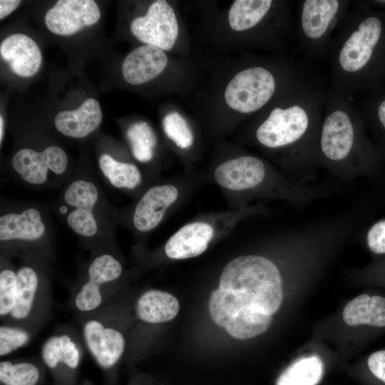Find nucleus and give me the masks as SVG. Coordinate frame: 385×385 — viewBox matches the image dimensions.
I'll return each instance as SVG.
<instances>
[{
  "label": "nucleus",
  "instance_id": "f257e3e1",
  "mask_svg": "<svg viewBox=\"0 0 385 385\" xmlns=\"http://www.w3.org/2000/svg\"><path fill=\"white\" fill-rule=\"evenodd\" d=\"M327 88L312 74L258 113L247 141L289 178L309 183L319 168L317 142Z\"/></svg>",
  "mask_w": 385,
  "mask_h": 385
},
{
  "label": "nucleus",
  "instance_id": "f03ea898",
  "mask_svg": "<svg viewBox=\"0 0 385 385\" xmlns=\"http://www.w3.org/2000/svg\"><path fill=\"white\" fill-rule=\"evenodd\" d=\"M282 270L272 258L248 254L224 267L219 287L211 293L210 314L220 327L255 337L267 330L283 299Z\"/></svg>",
  "mask_w": 385,
  "mask_h": 385
},
{
  "label": "nucleus",
  "instance_id": "7ed1b4c3",
  "mask_svg": "<svg viewBox=\"0 0 385 385\" xmlns=\"http://www.w3.org/2000/svg\"><path fill=\"white\" fill-rule=\"evenodd\" d=\"M317 158L319 168L345 182L381 176L385 157L369 138L351 95L329 83L321 120Z\"/></svg>",
  "mask_w": 385,
  "mask_h": 385
},
{
  "label": "nucleus",
  "instance_id": "20e7f679",
  "mask_svg": "<svg viewBox=\"0 0 385 385\" xmlns=\"http://www.w3.org/2000/svg\"><path fill=\"white\" fill-rule=\"evenodd\" d=\"M330 83L351 95L377 88L385 77V14L352 1L332 39Z\"/></svg>",
  "mask_w": 385,
  "mask_h": 385
},
{
  "label": "nucleus",
  "instance_id": "39448f33",
  "mask_svg": "<svg viewBox=\"0 0 385 385\" xmlns=\"http://www.w3.org/2000/svg\"><path fill=\"white\" fill-rule=\"evenodd\" d=\"M351 3L349 0L299 1L297 39L306 58L320 59L328 56L333 36Z\"/></svg>",
  "mask_w": 385,
  "mask_h": 385
},
{
  "label": "nucleus",
  "instance_id": "423d86ee",
  "mask_svg": "<svg viewBox=\"0 0 385 385\" xmlns=\"http://www.w3.org/2000/svg\"><path fill=\"white\" fill-rule=\"evenodd\" d=\"M81 336L84 346L103 369L117 364L125 351V335L115 319L112 302L83 317Z\"/></svg>",
  "mask_w": 385,
  "mask_h": 385
},
{
  "label": "nucleus",
  "instance_id": "0eeeda50",
  "mask_svg": "<svg viewBox=\"0 0 385 385\" xmlns=\"http://www.w3.org/2000/svg\"><path fill=\"white\" fill-rule=\"evenodd\" d=\"M123 272L120 262L113 255L95 257L88 268V279L73 294L72 304L82 317L92 314L112 302L106 286L116 281Z\"/></svg>",
  "mask_w": 385,
  "mask_h": 385
},
{
  "label": "nucleus",
  "instance_id": "6e6552de",
  "mask_svg": "<svg viewBox=\"0 0 385 385\" xmlns=\"http://www.w3.org/2000/svg\"><path fill=\"white\" fill-rule=\"evenodd\" d=\"M132 34L144 44L164 51L170 50L179 35V25L172 6L165 0L153 1L144 16L130 23Z\"/></svg>",
  "mask_w": 385,
  "mask_h": 385
},
{
  "label": "nucleus",
  "instance_id": "1a4fd4ad",
  "mask_svg": "<svg viewBox=\"0 0 385 385\" xmlns=\"http://www.w3.org/2000/svg\"><path fill=\"white\" fill-rule=\"evenodd\" d=\"M16 272L18 292L16 304L9 317L4 322L33 329L48 307L49 294L44 292L37 272L33 267L23 266Z\"/></svg>",
  "mask_w": 385,
  "mask_h": 385
},
{
  "label": "nucleus",
  "instance_id": "9d476101",
  "mask_svg": "<svg viewBox=\"0 0 385 385\" xmlns=\"http://www.w3.org/2000/svg\"><path fill=\"white\" fill-rule=\"evenodd\" d=\"M100 18V9L93 0H59L47 11L44 21L53 34L69 36L96 24Z\"/></svg>",
  "mask_w": 385,
  "mask_h": 385
},
{
  "label": "nucleus",
  "instance_id": "9b49d317",
  "mask_svg": "<svg viewBox=\"0 0 385 385\" xmlns=\"http://www.w3.org/2000/svg\"><path fill=\"white\" fill-rule=\"evenodd\" d=\"M11 165L26 182L41 185L46 180L48 170L58 175L65 172L68 157L61 148L56 145L47 147L41 152L23 148L15 153Z\"/></svg>",
  "mask_w": 385,
  "mask_h": 385
},
{
  "label": "nucleus",
  "instance_id": "f8f14e48",
  "mask_svg": "<svg viewBox=\"0 0 385 385\" xmlns=\"http://www.w3.org/2000/svg\"><path fill=\"white\" fill-rule=\"evenodd\" d=\"M216 233V227L211 221L200 220L188 222L167 240L165 254L173 260L197 257L207 249Z\"/></svg>",
  "mask_w": 385,
  "mask_h": 385
},
{
  "label": "nucleus",
  "instance_id": "ddd939ff",
  "mask_svg": "<svg viewBox=\"0 0 385 385\" xmlns=\"http://www.w3.org/2000/svg\"><path fill=\"white\" fill-rule=\"evenodd\" d=\"M98 198V191L91 182L78 180L64 193L66 203L76 207L67 217L70 227L77 234L92 237L97 232V223L92 210Z\"/></svg>",
  "mask_w": 385,
  "mask_h": 385
},
{
  "label": "nucleus",
  "instance_id": "4468645a",
  "mask_svg": "<svg viewBox=\"0 0 385 385\" xmlns=\"http://www.w3.org/2000/svg\"><path fill=\"white\" fill-rule=\"evenodd\" d=\"M179 196L180 190L173 184L159 185L149 188L135 205L133 216L135 229L145 232L155 228Z\"/></svg>",
  "mask_w": 385,
  "mask_h": 385
},
{
  "label": "nucleus",
  "instance_id": "2eb2a0df",
  "mask_svg": "<svg viewBox=\"0 0 385 385\" xmlns=\"http://www.w3.org/2000/svg\"><path fill=\"white\" fill-rule=\"evenodd\" d=\"M168 63V58L164 51L143 44L125 57L121 68L123 78L130 85L143 84L162 73Z\"/></svg>",
  "mask_w": 385,
  "mask_h": 385
},
{
  "label": "nucleus",
  "instance_id": "dca6fc26",
  "mask_svg": "<svg viewBox=\"0 0 385 385\" xmlns=\"http://www.w3.org/2000/svg\"><path fill=\"white\" fill-rule=\"evenodd\" d=\"M0 54L12 71L21 77L34 76L41 66L42 55L38 46L24 34H14L4 39Z\"/></svg>",
  "mask_w": 385,
  "mask_h": 385
},
{
  "label": "nucleus",
  "instance_id": "f3484780",
  "mask_svg": "<svg viewBox=\"0 0 385 385\" xmlns=\"http://www.w3.org/2000/svg\"><path fill=\"white\" fill-rule=\"evenodd\" d=\"M81 341L71 331H58L42 344L40 351L43 364L51 370L65 367L78 369L83 356Z\"/></svg>",
  "mask_w": 385,
  "mask_h": 385
},
{
  "label": "nucleus",
  "instance_id": "a211bd4d",
  "mask_svg": "<svg viewBox=\"0 0 385 385\" xmlns=\"http://www.w3.org/2000/svg\"><path fill=\"white\" fill-rule=\"evenodd\" d=\"M103 113L99 103L86 99L77 109L62 111L54 118L56 129L62 134L81 138L93 132L101 125Z\"/></svg>",
  "mask_w": 385,
  "mask_h": 385
},
{
  "label": "nucleus",
  "instance_id": "6ab92c4d",
  "mask_svg": "<svg viewBox=\"0 0 385 385\" xmlns=\"http://www.w3.org/2000/svg\"><path fill=\"white\" fill-rule=\"evenodd\" d=\"M345 323L350 326L385 328V297L361 294L348 302L342 313Z\"/></svg>",
  "mask_w": 385,
  "mask_h": 385
},
{
  "label": "nucleus",
  "instance_id": "aec40b11",
  "mask_svg": "<svg viewBox=\"0 0 385 385\" xmlns=\"http://www.w3.org/2000/svg\"><path fill=\"white\" fill-rule=\"evenodd\" d=\"M40 212L28 208L21 213H8L0 217L1 241H35L45 232Z\"/></svg>",
  "mask_w": 385,
  "mask_h": 385
},
{
  "label": "nucleus",
  "instance_id": "412c9836",
  "mask_svg": "<svg viewBox=\"0 0 385 385\" xmlns=\"http://www.w3.org/2000/svg\"><path fill=\"white\" fill-rule=\"evenodd\" d=\"M179 309L178 300L171 294L150 289L139 297L135 310L139 320L148 324H161L174 319Z\"/></svg>",
  "mask_w": 385,
  "mask_h": 385
},
{
  "label": "nucleus",
  "instance_id": "4be33fe9",
  "mask_svg": "<svg viewBox=\"0 0 385 385\" xmlns=\"http://www.w3.org/2000/svg\"><path fill=\"white\" fill-rule=\"evenodd\" d=\"M383 94L367 99L352 95L351 98L366 128L376 135L377 147L385 157V93Z\"/></svg>",
  "mask_w": 385,
  "mask_h": 385
},
{
  "label": "nucleus",
  "instance_id": "5701e85b",
  "mask_svg": "<svg viewBox=\"0 0 385 385\" xmlns=\"http://www.w3.org/2000/svg\"><path fill=\"white\" fill-rule=\"evenodd\" d=\"M324 374V364L316 356L302 357L278 377L276 385H317Z\"/></svg>",
  "mask_w": 385,
  "mask_h": 385
},
{
  "label": "nucleus",
  "instance_id": "b1692460",
  "mask_svg": "<svg viewBox=\"0 0 385 385\" xmlns=\"http://www.w3.org/2000/svg\"><path fill=\"white\" fill-rule=\"evenodd\" d=\"M98 165L115 188L133 189L141 182V173L132 163L120 162L108 154H102L98 158Z\"/></svg>",
  "mask_w": 385,
  "mask_h": 385
},
{
  "label": "nucleus",
  "instance_id": "393cba45",
  "mask_svg": "<svg viewBox=\"0 0 385 385\" xmlns=\"http://www.w3.org/2000/svg\"><path fill=\"white\" fill-rule=\"evenodd\" d=\"M132 154L138 161L146 163L153 157V150L157 144V137L152 128L146 122H137L126 130Z\"/></svg>",
  "mask_w": 385,
  "mask_h": 385
},
{
  "label": "nucleus",
  "instance_id": "a878e982",
  "mask_svg": "<svg viewBox=\"0 0 385 385\" xmlns=\"http://www.w3.org/2000/svg\"><path fill=\"white\" fill-rule=\"evenodd\" d=\"M41 373L38 366L29 361L0 362V381L2 385H37Z\"/></svg>",
  "mask_w": 385,
  "mask_h": 385
},
{
  "label": "nucleus",
  "instance_id": "bb28decb",
  "mask_svg": "<svg viewBox=\"0 0 385 385\" xmlns=\"http://www.w3.org/2000/svg\"><path fill=\"white\" fill-rule=\"evenodd\" d=\"M162 124L165 134L178 148L186 150L192 145L193 133L185 118L178 112L168 113Z\"/></svg>",
  "mask_w": 385,
  "mask_h": 385
},
{
  "label": "nucleus",
  "instance_id": "cd10ccee",
  "mask_svg": "<svg viewBox=\"0 0 385 385\" xmlns=\"http://www.w3.org/2000/svg\"><path fill=\"white\" fill-rule=\"evenodd\" d=\"M33 329L3 322L0 326V356H7L26 346L31 339Z\"/></svg>",
  "mask_w": 385,
  "mask_h": 385
},
{
  "label": "nucleus",
  "instance_id": "c85d7f7f",
  "mask_svg": "<svg viewBox=\"0 0 385 385\" xmlns=\"http://www.w3.org/2000/svg\"><path fill=\"white\" fill-rule=\"evenodd\" d=\"M18 292L17 272L9 268L0 272V317L5 322L11 315Z\"/></svg>",
  "mask_w": 385,
  "mask_h": 385
},
{
  "label": "nucleus",
  "instance_id": "c756f323",
  "mask_svg": "<svg viewBox=\"0 0 385 385\" xmlns=\"http://www.w3.org/2000/svg\"><path fill=\"white\" fill-rule=\"evenodd\" d=\"M365 242L369 250L375 255H385V217L371 224L366 230Z\"/></svg>",
  "mask_w": 385,
  "mask_h": 385
},
{
  "label": "nucleus",
  "instance_id": "7c9ffc66",
  "mask_svg": "<svg viewBox=\"0 0 385 385\" xmlns=\"http://www.w3.org/2000/svg\"><path fill=\"white\" fill-rule=\"evenodd\" d=\"M367 369L380 385H385V349L371 354L366 361Z\"/></svg>",
  "mask_w": 385,
  "mask_h": 385
},
{
  "label": "nucleus",
  "instance_id": "2f4dec72",
  "mask_svg": "<svg viewBox=\"0 0 385 385\" xmlns=\"http://www.w3.org/2000/svg\"><path fill=\"white\" fill-rule=\"evenodd\" d=\"M19 0H1L0 1V19L2 20L14 11H15L21 4Z\"/></svg>",
  "mask_w": 385,
  "mask_h": 385
},
{
  "label": "nucleus",
  "instance_id": "473e14b6",
  "mask_svg": "<svg viewBox=\"0 0 385 385\" xmlns=\"http://www.w3.org/2000/svg\"><path fill=\"white\" fill-rule=\"evenodd\" d=\"M375 274L379 275L381 278L383 277L382 279L385 280V260L375 267Z\"/></svg>",
  "mask_w": 385,
  "mask_h": 385
},
{
  "label": "nucleus",
  "instance_id": "72a5a7b5",
  "mask_svg": "<svg viewBox=\"0 0 385 385\" xmlns=\"http://www.w3.org/2000/svg\"><path fill=\"white\" fill-rule=\"evenodd\" d=\"M4 134V120L2 115L0 116V143H2Z\"/></svg>",
  "mask_w": 385,
  "mask_h": 385
}]
</instances>
